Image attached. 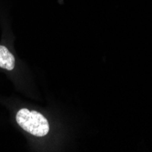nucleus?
<instances>
[{
    "mask_svg": "<svg viewBox=\"0 0 152 152\" xmlns=\"http://www.w3.org/2000/svg\"><path fill=\"white\" fill-rule=\"evenodd\" d=\"M0 67L13 70L15 67V58L4 46H0Z\"/></svg>",
    "mask_w": 152,
    "mask_h": 152,
    "instance_id": "nucleus-2",
    "label": "nucleus"
},
{
    "mask_svg": "<svg viewBox=\"0 0 152 152\" xmlns=\"http://www.w3.org/2000/svg\"><path fill=\"white\" fill-rule=\"evenodd\" d=\"M17 122L25 131L37 137L46 136L49 131L47 118L42 114L26 108H21L18 112Z\"/></svg>",
    "mask_w": 152,
    "mask_h": 152,
    "instance_id": "nucleus-1",
    "label": "nucleus"
}]
</instances>
